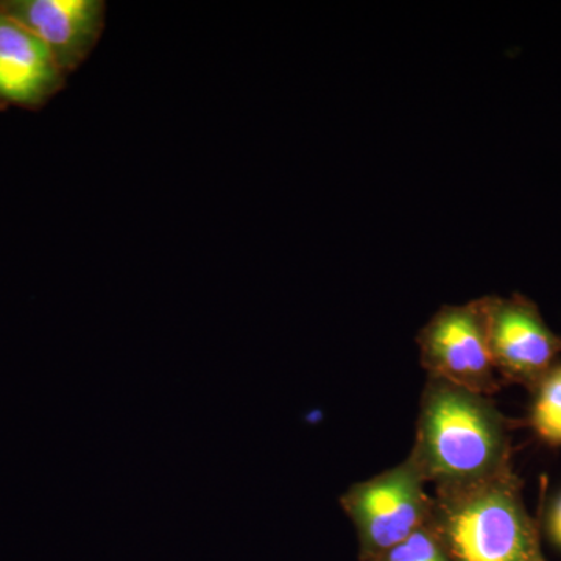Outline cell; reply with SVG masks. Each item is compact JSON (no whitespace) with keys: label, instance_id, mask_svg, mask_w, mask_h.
<instances>
[{"label":"cell","instance_id":"obj_5","mask_svg":"<svg viewBox=\"0 0 561 561\" xmlns=\"http://www.w3.org/2000/svg\"><path fill=\"white\" fill-rule=\"evenodd\" d=\"M489 341L502 382L522 383L531 391L559 364L561 337L526 295H489Z\"/></svg>","mask_w":561,"mask_h":561},{"label":"cell","instance_id":"obj_10","mask_svg":"<svg viewBox=\"0 0 561 561\" xmlns=\"http://www.w3.org/2000/svg\"><path fill=\"white\" fill-rule=\"evenodd\" d=\"M545 530L549 541L561 551V494L553 500L546 513Z\"/></svg>","mask_w":561,"mask_h":561},{"label":"cell","instance_id":"obj_3","mask_svg":"<svg viewBox=\"0 0 561 561\" xmlns=\"http://www.w3.org/2000/svg\"><path fill=\"white\" fill-rule=\"evenodd\" d=\"M424 485L419 467L409 456L397 467L354 483L343 494L342 508L359 538V561L381 556L430 522L432 496Z\"/></svg>","mask_w":561,"mask_h":561},{"label":"cell","instance_id":"obj_9","mask_svg":"<svg viewBox=\"0 0 561 561\" xmlns=\"http://www.w3.org/2000/svg\"><path fill=\"white\" fill-rule=\"evenodd\" d=\"M367 561H451L430 522L389 551Z\"/></svg>","mask_w":561,"mask_h":561},{"label":"cell","instance_id":"obj_7","mask_svg":"<svg viewBox=\"0 0 561 561\" xmlns=\"http://www.w3.org/2000/svg\"><path fill=\"white\" fill-rule=\"evenodd\" d=\"M50 50L0 9V110H39L65 88Z\"/></svg>","mask_w":561,"mask_h":561},{"label":"cell","instance_id":"obj_4","mask_svg":"<svg viewBox=\"0 0 561 561\" xmlns=\"http://www.w3.org/2000/svg\"><path fill=\"white\" fill-rule=\"evenodd\" d=\"M421 365L432 378L493 397L501 390L489 341V295L459 306H443L419 337Z\"/></svg>","mask_w":561,"mask_h":561},{"label":"cell","instance_id":"obj_1","mask_svg":"<svg viewBox=\"0 0 561 561\" xmlns=\"http://www.w3.org/2000/svg\"><path fill=\"white\" fill-rule=\"evenodd\" d=\"M409 456L435 493L468 489L513 471V421L485 394L427 376Z\"/></svg>","mask_w":561,"mask_h":561},{"label":"cell","instance_id":"obj_2","mask_svg":"<svg viewBox=\"0 0 561 561\" xmlns=\"http://www.w3.org/2000/svg\"><path fill=\"white\" fill-rule=\"evenodd\" d=\"M430 524L451 561H546L515 471L435 493Z\"/></svg>","mask_w":561,"mask_h":561},{"label":"cell","instance_id":"obj_8","mask_svg":"<svg viewBox=\"0 0 561 561\" xmlns=\"http://www.w3.org/2000/svg\"><path fill=\"white\" fill-rule=\"evenodd\" d=\"M529 426L549 446H561V362L531 390Z\"/></svg>","mask_w":561,"mask_h":561},{"label":"cell","instance_id":"obj_6","mask_svg":"<svg viewBox=\"0 0 561 561\" xmlns=\"http://www.w3.org/2000/svg\"><path fill=\"white\" fill-rule=\"evenodd\" d=\"M0 9L50 50L66 76L88 60L105 28L103 0H0Z\"/></svg>","mask_w":561,"mask_h":561}]
</instances>
